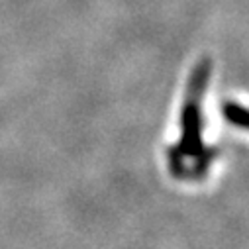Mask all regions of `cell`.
<instances>
[{
    "instance_id": "cell-1",
    "label": "cell",
    "mask_w": 249,
    "mask_h": 249,
    "mask_svg": "<svg viewBox=\"0 0 249 249\" xmlns=\"http://www.w3.org/2000/svg\"><path fill=\"white\" fill-rule=\"evenodd\" d=\"M212 73L210 59H202L193 69L186 85L184 102L180 108V140L167 149L169 169L178 178L204 177L212 161L218 157V149L204 145L202 142V102Z\"/></svg>"
},
{
    "instance_id": "cell-2",
    "label": "cell",
    "mask_w": 249,
    "mask_h": 249,
    "mask_svg": "<svg viewBox=\"0 0 249 249\" xmlns=\"http://www.w3.org/2000/svg\"><path fill=\"white\" fill-rule=\"evenodd\" d=\"M222 112L230 124H233L237 128H243V130H249V108L235 104V102H226L222 106Z\"/></svg>"
}]
</instances>
